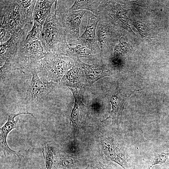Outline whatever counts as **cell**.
<instances>
[{
	"label": "cell",
	"mask_w": 169,
	"mask_h": 169,
	"mask_svg": "<svg viewBox=\"0 0 169 169\" xmlns=\"http://www.w3.org/2000/svg\"><path fill=\"white\" fill-rule=\"evenodd\" d=\"M23 114L29 115L35 117L32 113L28 112L17 113H9L8 114V118L7 121L0 128V149L5 156L10 154L15 155L18 157H19L20 155L18 152L10 148L7 143V139L8 133L16 127V121L14 120L15 117L18 115Z\"/></svg>",
	"instance_id": "11"
},
{
	"label": "cell",
	"mask_w": 169,
	"mask_h": 169,
	"mask_svg": "<svg viewBox=\"0 0 169 169\" xmlns=\"http://www.w3.org/2000/svg\"><path fill=\"white\" fill-rule=\"evenodd\" d=\"M169 156V152L168 151H164L157 154L150 162L148 169H151L153 166L164 163L168 159Z\"/></svg>",
	"instance_id": "22"
},
{
	"label": "cell",
	"mask_w": 169,
	"mask_h": 169,
	"mask_svg": "<svg viewBox=\"0 0 169 169\" xmlns=\"http://www.w3.org/2000/svg\"><path fill=\"white\" fill-rule=\"evenodd\" d=\"M114 28L100 21L98 23L96 35L102 58H105L110 52L111 47L118 37Z\"/></svg>",
	"instance_id": "9"
},
{
	"label": "cell",
	"mask_w": 169,
	"mask_h": 169,
	"mask_svg": "<svg viewBox=\"0 0 169 169\" xmlns=\"http://www.w3.org/2000/svg\"><path fill=\"white\" fill-rule=\"evenodd\" d=\"M102 0H75L69 9L73 11L78 10H88L96 15L97 8Z\"/></svg>",
	"instance_id": "18"
},
{
	"label": "cell",
	"mask_w": 169,
	"mask_h": 169,
	"mask_svg": "<svg viewBox=\"0 0 169 169\" xmlns=\"http://www.w3.org/2000/svg\"><path fill=\"white\" fill-rule=\"evenodd\" d=\"M74 64V61L68 57L46 52L34 71L50 81L58 83Z\"/></svg>",
	"instance_id": "3"
},
{
	"label": "cell",
	"mask_w": 169,
	"mask_h": 169,
	"mask_svg": "<svg viewBox=\"0 0 169 169\" xmlns=\"http://www.w3.org/2000/svg\"><path fill=\"white\" fill-rule=\"evenodd\" d=\"M25 40L21 44L10 63L3 65L7 72L18 70L23 74L31 73L45 55L46 52H44L40 40L25 42Z\"/></svg>",
	"instance_id": "1"
},
{
	"label": "cell",
	"mask_w": 169,
	"mask_h": 169,
	"mask_svg": "<svg viewBox=\"0 0 169 169\" xmlns=\"http://www.w3.org/2000/svg\"><path fill=\"white\" fill-rule=\"evenodd\" d=\"M32 24L26 25L18 32L13 34L6 42L0 44V67L10 63L21 44L25 40Z\"/></svg>",
	"instance_id": "8"
},
{
	"label": "cell",
	"mask_w": 169,
	"mask_h": 169,
	"mask_svg": "<svg viewBox=\"0 0 169 169\" xmlns=\"http://www.w3.org/2000/svg\"><path fill=\"white\" fill-rule=\"evenodd\" d=\"M43 25L33 22L31 29L28 32L25 42H29L36 40H40L41 31Z\"/></svg>",
	"instance_id": "21"
},
{
	"label": "cell",
	"mask_w": 169,
	"mask_h": 169,
	"mask_svg": "<svg viewBox=\"0 0 169 169\" xmlns=\"http://www.w3.org/2000/svg\"><path fill=\"white\" fill-rule=\"evenodd\" d=\"M31 73L32 79L25 94V102L32 104L43 102L53 90L54 82L39 77L35 71Z\"/></svg>",
	"instance_id": "6"
},
{
	"label": "cell",
	"mask_w": 169,
	"mask_h": 169,
	"mask_svg": "<svg viewBox=\"0 0 169 169\" xmlns=\"http://www.w3.org/2000/svg\"><path fill=\"white\" fill-rule=\"evenodd\" d=\"M54 3L55 13L67 34L70 36V40H75L79 36L80 25L84 15L86 12L85 10L70 11L66 5L62 4L60 1Z\"/></svg>",
	"instance_id": "5"
},
{
	"label": "cell",
	"mask_w": 169,
	"mask_h": 169,
	"mask_svg": "<svg viewBox=\"0 0 169 169\" xmlns=\"http://www.w3.org/2000/svg\"><path fill=\"white\" fill-rule=\"evenodd\" d=\"M126 97L122 94L118 84L115 92L112 95L110 102L112 106V110L109 115L101 122L109 119L112 120V125L116 121L117 124L122 122V116L123 110L126 103Z\"/></svg>",
	"instance_id": "14"
},
{
	"label": "cell",
	"mask_w": 169,
	"mask_h": 169,
	"mask_svg": "<svg viewBox=\"0 0 169 169\" xmlns=\"http://www.w3.org/2000/svg\"><path fill=\"white\" fill-rule=\"evenodd\" d=\"M0 29L12 35L28 24L18 0H0Z\"/></svg>",
	"instance_id": "4"
},
{
	"label": "cell",
	"mask_w": 169,
	"mask_h": 169,
	"mask_svg": "<svg viewBox=\"0 0 169 169\" xmlns=\"http://www.w3.org/2000/svg\"><path fill=\"white\" fill-rule=\"evenodd\" d=\"M55 0H37L34 9L33 19V22L43 26L49 15L51 13V7Z\"/></svg>",
	"instance_id": "16"
},
{
	"label": "cell",
	"mask_w": 169,
	"mask_h": 169,
	"mask_svg": "<svg viewBox=\"0 0 169 169\" xmlns=\"http://www.w3.org/2000/svg\"><path fill=\"white\" fill-rule=\"evenodd\" d=\"M99 21L98 17L88 11V23L85 30L78 38L69 40V45L72 46L81 44L91 50L93 54H100V50L96 35L97 25Z\"/></svg>",
	"instance_id": "7"
},
{
	"label": "cell",
	"mask_w": 169,
	"mask_h": 169,
	"mask_svg": "<svg viewBox=\"0 0 169 169\" xmlns=\"http://www.w3.org/2000/svg\"><path fill=\"white\" fill-rule=\"evenodd\" d=\"M79 163L80 161L77 158L68 156L62 158L60 164L63 167L71 168L79 165Z\"/></svg>",
	"instance_id": "23"
},
{
	"label": "cell",
	"mask_w": 169,
	"mask_h": 169,
	"mask_svg": "<svg viewBox=\"0 0 169 169\" xmlns=\"http://www.w3.org/2000/svg\"><path fill=\"white\" fill-rule=\"evenodd\" d=\"M67 33L55 13H50L44 23L40 41L46 52L64 56L69 45Z\"/></svg>",
	"instance_id": "2"
},
{
	"label": "cell",
	"mask_w": 169,
	"mask_h": 169,
	"mask_svg": "<svg viewBox=\"0 0 169 169\" xmlns=\"http://www.w3.org/2000/svg\"><path fill=\"white\" fill-rule=\"evenodd\" d=\"M79 60L74 61V65L61 79V82L68 87L81 88L84 84V73Z\"/></svg>",
	"instance_id": "13"
},
{
	"label": "cell",
	"mask_w": 169,
	"mask_h": 169,
	"mask_svg": "<svg viewBox=\"0 0 169 169\" xmlns=\"http://www.w3.org/2000/svg\"><path fill=\"white\" fill-rule=\"evenodd\" d=\"M37 0H18L25 19L28 24H33V13Z\"/></svg>",
	"instance_id": "19"
},
{
	"label": "cell",
	"mask_w": 169,
	"mask_h": 169,
	"mask_svg": "<svg viewBox=\"0 0 169 169\" xmlns=\"http://www.w3.org/2000/svg\"><path fill=\"white\" fill-rule=\"evenodd\" d=\"M68 88L72 91L74 99V105L71 114L70 123L73 128L74 134L76 135L79 131V125L85 106L82 101L77 88Z\"/></svg>",
	"instance_id": "15"
},
{
	"label": "cell",
	"mask_w": 169,
	"mask_h": 169,
	"mask_svg": "<svg viewBox=\"0 0 169 169\" xmlns=\"http://www.w3.org/2000/svg\"><path fill=\"white\" fill-rule=\"evenodd\" d=\"M93 55L90 49L83 45L77 44L72 46L69 45L64 56L69 57L75 61L78 60L80 58H91Z\"/></svg>",
	"instance_id": "17"
},
{
	"label": "cell",
	"mask_w": 169,
	"mask_h": 169,
	"mask_svg": "<svg viewBox=\"0 0 169 169\" xmlns=\"http://www.w3.org/2000/svg\"><path fill=\"white\" fill-rule=\"evenodd\" d=\"M103 152L106 156L120 165L123 169H130V161L125 151L112 137H109L102 142Z\"/></svg>",
	"instance_id": "10"
},
{
	"label": "cell",
	"mask_w": 169,
	"mask_h": 169,
	"mask_svg": "<svg viewBox=\"0 0 169 169\" xmlns=\"http://www.w3.org/2000/svg\"><path fill=\"white\" fill-rule=\"evenodd\" d=\"M79 61L85 75L84 87H90L100 79L109 76L110 70L105 64H89Z\"/></svg>",
	"instance_id": "12"
},
{
	"label": "cell",
	"mask_w": 169,
	"mask_h": 169,
	"mask_svg": "<svg viewBox=\"0 0 169 169\" xmlns=\"http://www.w3.org/2000/svg\"><path fill=\"white\" fill-rule=\"evenodd\" d=\"M84 169H114L109 165L103 163L100 161H94L88 164Z\"/></svg>",
	"instance_id": "24"
},
{
	"label": "cell",
	"mask_w": 169,
	"mask_h": 169,
	"mask_svg": "<svg viewBox=\"0 0 169 169\" xmlns=\"http://www.w3.org/2000/svg\"><path fill=\"white\" fill-rule=\"evenodd\" d=\"M168 169H169V166Z\"/></svg>",
	"instance_id": "25"
},
{
	"label": "cell",
	"mask_w": 169,
	"mask_h": 169,
	"mask_svg": "<svg viewBox=\"0 0 169 169\" xmlns=\"http://www.w3.org/2000/svg\"><path fill=\"white\" fill-rule=\"evenodd\" d=\"M49 141L43 145V153L47 169H51L54 162V148Z\"/></svg>",
	"instance_id": "20"
}]
</instances>
